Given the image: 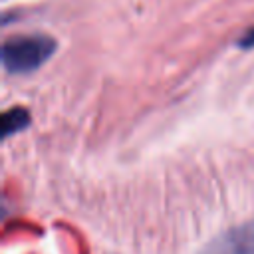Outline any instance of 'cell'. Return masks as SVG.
Wrapping results in <instances>:
<instances>
[{
  "mask_svg": "<svg viewBox=\"0 0 254 254\" xmlns=\"http://www.w3.org/2000/svg\"><path fill=\"white\" fill-rule=\"evenodd\" d=\"M28 123H30V115L26 109H22V107L8 109L2 117V133H4V137H8V135L24 129Z\"/></svg>",
  "mask_w": 254,
  "mask_h": 254,
  "instance_id": "cell-3",
  "label": "cell"
},
{
  "mask_svg": "<svg viewBox=\"0 0 254 254\" xmlns=\"http://www.w3.org/2000/svg\"><path fill=\"white\" fill-rule=\"evenodd\" d=\"M56 48V40L44 34L12 36L2 44V65L10 73H30L44 65Z\"/></svg>",
  "mask_w": 254,
  "mask_h": 254,
  "instance_id": "cell-1",
  "label": "cell"
},
{
  "mask_svg": "<svg viewBox=\"0 0 254 254\" xmlns=\"http://www.w3.org/2000/svg\"><path fill=\"white\" fill-rule=\"evenodd\" d=\"M198 254H254V222L218 234Z\"/></svg>",
  "mask_w": 254,
  "mask_h": 254,
  "instance_id": "cell-2",
  "label": "cell"
},
{
  "mask_svg": "<svg viewBox=\"0 0 254 254\" xmlns=\"http://www.w3.org/2000/svg\"><path fill=\"white\" fill-rule=\"evenodd\" d=\"M240 46L242 48H254V28L240 38Z\"/></svg>",
  "mask_w": 254,
  "mask_h": 254,
  "instance_id": "cell-4",
  "label": "cell"
}]
</instances>
